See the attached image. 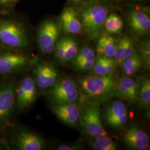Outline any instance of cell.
Here are the masks:
<instances>
[{"label":"cell","mask_w":150,"mask_h":150,"mask_svg":"<svg viewBox=\"0 0 150 150\" xmlns=\"http://www.w3.org/2000/svg\"><path fill=\"white\" fill-rule=\"evenodd\" d=\"M107 15V7L99 4H91L83 8L81 12V22L88 40L96 39L101 35Z\"/></svg>","instance_id":"cell-1"},{"label":"cell","mask_w":150,"mask_h":150,"mask_svg":"<svg viewBox=\"0 0 150 150\" xmlns=\"http://www.w3.org/2000/svg\"><path fill=\"white\" fill-rule=\"evenodd\" d=\"M0 44L10 49L25 48L29 40L24 26L13 20H0Z\"/></svg>","instance_id":"cell-2"},{"label":"cell","mask_w":150,"mask_h":150,"mask_svg":"<svg viewBox=\"0 0 150 150\" xmlns=\"http://www.w3.org/2000/svg\"><path fill=\"white\" fill-rule=\"evenodd\" d=\"M82 91L88 96L101 98L116 92V85L112 76H90L79 80Z\"/></svg>","instance_id":"cell-3"},{"label":"cell","mask_w":150,"mask_h":150,"mask_svg":"<svg viewBox=\"0 0 150 150\" xmlns=\"http://www.w3.org/2000/svg\"><path fill=\"white\" fill-rule=\"evenodd\" d=\"M61 28L59 22L52 19L46 20L40 25L37 40L38 47L42 53L50 54L54 52L60 36Z\"/></svg>","instance_id":"cell-4"},{"label":"cell","mask_w":150,"mask_h":150,"mask_svg":"<svg viewBox=\"0 0 150 150\" xmlns=\"http://www.w3.org/2000/svg\"><path fill=\"white\" fill-rule=\"evenodd\" d=\"M79 118L81 126L89 135L93 137L107 135V132L102 126L101 110L97 103H90L87 105Z\"/></svg>","instance_id":"cell-5"},{"label":"cell","mask_w":150,"mask_h":150,"mask_svg":"<svg viewBox=\"0 0 150 150\" xmlns=\"http://www.w3.org/2000/svg\"><path fill=\"white\" fill-rule=\"evenodd\" d=\"M0 52V75H10L25 69L31 60L15 49Z\"/></svg>","instance_id":"cell-6"},{"label":"cell","mask_w":150,"mask_h":150,"mask_svg":"<svg viewBox=\"0 0 150 150\" xmlns=\"http://www.w3.org/2000/svg\"><path fill=\"white\" fill-rule=\"evenodd\" d=\"M51 87L50 95L55 104L74 103L78 99L77 87L75 82L71 79L57 81Z\"/></svg>","instance_id":"cell-7"},{"label":"cell","mask_w":150,"mask_h":150,"mask_svg":"<svg viewBox=\"0 0 150 150\" xmlns=\"http://www.w3.org/2000/svg\"><path fill=\"white\" fill-rule=\"evenodd\" d=\"M15 100L18 107L25 108L31 106L36 99V83L32 78L23 79L15 90Z\"/></svg>","instance_id":"cell-8"},{"label":"cell","mask_w":150,"mask_h":150,"mask_svg":"<svg viewBox=\"0 0 150 150\" xmlns=\"http://www.w3.org/2000/svg\"><path fill=\"white\" fill-rule=\"evenodd\" d=\"M104 119L111 128H122L128 120L127 108L123 102L120 101L112 102L106 110Z\"/></svg>","instance_id":"cell-9"},{"label":"cell","mask_w":150,"mask_h":150,"mask_svg":"<svg viewBox=\"0 0 150 150\" xmlns=\"http://www.w3.org/2000/svg\"><path fill=\"white\" fill-rule=\"evenodd\" d=\"M13 86L6 83L0 86V123L6 122L11 117L15 104Z\"/></svg>","instance_id":"cell-10"},{"label":"cell","mask_w":150,"mask_h":150,"mask_svg":"<svg viewBox=\"0 0 150 150\" xmlns=\"http://www.w3.org/2000/svg\"><path fill=\"white\" fill-rule=\"evenodd\" d=\"M34 72L36 83L41 88L54 86L59 79V72L54 65L48 63L36 64Z\"/></svg>","instance_id":"cell-11"},{"label":"cell","mask_w":150,"mask_h":150,"mask_svg":"<svg viewBox=\"0 0 150 150\" xmlns=\"http://www.w3.org/2000/svg\"><path fill=\"white\" fill-rule=\"evenodd\" d=\"M123 139L126 145L134 150H147L149 147L147 134L134 125L127 129L123 134Z\"/></svg>","instance_id":"cell-12"},{"label":"cell","mask_w":150,"mask_h":150,"mask_svg":"<svg viewBox=\"0 0 150 150\" xmlns=\"http://www.w3.org/2000/svg\"><path fill=\"white\" fill-rule=\"evenodd\" d=\"M59 20L60 26L67 34L77 35L82 29L80 18L71 7L64 8L59 16Z\"/></svg>","instance_id":"cell-13"},{"label":"cell","mask_w":150,"mask_h":150,"mask_svg":"<svg viewBox=\"0 0 150 150\" xmlns=\"http://www.w3.org/2000/svg\"><path fill=\"white\" fill-rule=\"evenodd\" d=\"M129 23L131 30L139 36L150 33V18L144 11L134 10L129 13Z\"/></svg>","instance_id":"cell-14"},{"label":"cell","mask_w":150,"mask_h":150,"mask_svg":"<svg viewBox=\"0 0 150 150\" xmlns=\"http://www.w3.org/2000/svg\"><path fill=\"white\" fill-rule=\"evenodd\" d=\"M139 84L128 77L121 78L116 85V92L119 97L129 102H136L139 96Z\"/></svg>","instance_id":"cell-15"},{"label":"cell","mask_w":150,"mask_h":150,"mask_svg":"<svg viewBox=\"0 0 150 150\" xmlns=\"http://www.w3.org/2000/svg\"><path fill=\"white\" fill-rule=\"evenodd\" d=\"M52 109L57 117L67 125L72 127L79 121L80 111L74 103L56 104Z\"/></svg>","instance_id":"cell-16"},{"label":"cell","mask_w":150,"mask_h":150,"mask_svg":"<svg viewBox=\"0 0 150 150\" xmlns=\"http://www.w3.org/2000/svg\"><path fill=\"white\" fill-rule=\"evenodd\" d=\"M17 148L21 150H41L45 146V141L40 136L30 131H22L16 136Z\"/></svg>","instance_id":"cell-17"},{"label":"cell","mask_w":150,"mask_h":150,"mask_svg":"<svg viewBox=\"0 0 150 150\" xmlns=\"http://www.w3.org/2000/svg\"><path fill=\"white\" fill-rule=\"evenodd\" d=\"M135 52L132 40L127 35H123L116 41L114 57L118 64Z\"/></svg>","instance_id":"cell-18"},{"label":"cell","mask_w":150,"mask_h":150,"mask_svg":"<svg viewBox=\"0 0 150 150\" xmlns=\"http://www.w3.org/2000/svg\"><path fill=\"white\" fill-rule=\"evenodd\" d=\"M116 64L112 58L99 55L92 67L93 72L97 76H112L116 70Z\"/></svg>","instance_id":"cell-19"},{"label":"cell","mask_w":150,"mask_h":150,"mask_svg":"<svg viewBox=\"0 0 150 150\" xmlns=\"http://www.w3.org/2000/svg\"><path fill=\"white\" fill-rule=\"evenodd\" d=\"M116 41L106 33H102L97 38V51L98 55L109 58L114 57Z\"/></svg>","instance_id":"cell-20"},{"label":"cell","mask_w":150,"mask_h":150,"mask_svg":"<svg viewBox=\"0 0 150 150\" xmlns=\"http://www.w3.org/2000/svg\"><path fill=\"white\" fill-rule=\"evenodd\" d=\"M142 64L141 58L136 52L124 59L121 63L124 74L128 76L136 74L140 69Z\"/></svg>","instance_id":"cell-21"},{"label":"cell","mask_w":150,"mask_h":150,"mask_svg":"<svg viewBox=\"0 0 150 150\" xmlns=\"http://www.w3.org/2000/svg\"><path fill=\"white\" fill-rule=\"evenodd\" d=\"M123 25L121 17L116 13H111L106 17L103 27L107 33L117 34L122 30Z\"/></svg>","instance_id":"cell-22"},{"label":"cell","mask_w":150,"mask_h":150,"mask_svg":"<svg viewBox=\"0 0 150 150\" xmlns=\"http://www.w3.org/2000/svg\"><path fill=\"white\" fill-rule=\"evenodd\" d=\"M142 108H149L150 106V80L145 78L139 86L138 99Z\"/></svg>","instance_id":"cell-23"},{"label":"cell","mask_w":150,"mask_h":150,"mask_svg":"<svg viewBox=\"0 0 150 150\" xmlns=\"http://www.w3.org/2000/svg\"><path fill=\"white\" fill-rule=\"evenodd\" d=\"M92 143V147L95 150H116L117 147L112 139L106 136L95 137Z\"/></svg>","instance_id":"cell-24"},{"label":"cell","mask_w":150,"mask_h":150,"mask_svg":"<svg viewBox=\"0 0 150 150\" xmlns=\"http://www.w3.org/2000/svg\"><path fill=\"white\" fill-rule=\"evenodd\" d=\"M65 41V54L64 63L67 62L75 58L79 49L76 41L72 38H64Z\"/></svg>","instance_id":"cell-25"},{"label":"cell","mask_w":150,"mask_h":150,"mask_svg":"<svg viewBox=\"0 0 150 150\" xmlns=\"http://www.w3.org/2000/svg\"><path fill=\"white\" fill-rule=\"evenodd\" d=\"M96 59V57L93 50L90 47L85 46L78 51L77 54L73 59V63L81 61H91L95 62Z\"/></svg>","instance_id":"cell-26"},{"label":"cell","mask_w":150,"mask_h":150,"mask_svg":"<svg viewBox=\"0 0 150 150\" xmlns=\"http://www.w3.org/2000/svg\"><path fill=\"white\" fill-rule=\"evenodd\" d=\"M150 42L147 41L142 45L141 47V56L142 64H144L147 69L150 67Z\"/></svg>","instance_id":"cell-27"},{"label":"cell","mask_w":150,"mask_h":150,"mask_svg":"<svg viewBox=\"0 0 150 150\" xmlns=\"http://www.w3.org/2000/svg\"><path fill=\"white\" fill-rule=\"evenodd\" d=\"M54 53L57 59L64 63L65 54V41L64 38L58 41L54 48Z\"/></svg>","instance_id":"cell-28"},{"label":"cell","mask_w":150,"mask_h":150,"mask_svg":"<svg viewBox=\"0 0 150 150\" xmlns=\"http://www.w3.org/2000/svg\"><path fill=\"white\" fill-rule=\"evenodd\" d=\"M94 63L95 62L91 61H81L73 64L76 70L81 71H86L92 69Z\"/></svg>","instance_id":"cell-29"},{"label":"cell","mask_w":150,"mask_h":150,"mask_svg":"<svg viewBox=\"0 0 150 150\" xmlns=\"http://www.w3.org/2000/svg\"><path fill=\"white\" fill-rule=\"evenodd\" d=\"M80 148L79 146H75V145H72V146H66V145H62L59 146L57 148V150H78Z\"/></svg>","instance_id":"cell-30"},{"label":"cell","mask_w":150,"mask_h":150,"mask_svg":"<svg viewBox=\"0 0 150 150\" xmlns=\"http://www.w3.org/2000/svg\"><path fill=\"white\" fill-rule=\"evenodd\" d=\"M18 0H0V5L10 6L15 5Z\"/></svg>","instance_id":"cell-31"},{"label":"cell","mask_w":150,"mask_h":150,"mask_svg":"<svg viewBox=\"0 0 150 150\" xmlns=\"http://www.w3.org/2000/svg\"><path fill=\"white\" fill-rule=\"evenodd\" d=\"M69 1H70L71 2H75V3H78V2H82V1H83V0H69Z\"/></svg>","instance_id":"cell-32"},{"label":"cell","mask_w":150,"mask_h":150,"mask_svg":"<svg viewBox=\"0 0 150 150\" xmlns=\"http://www.w3.org/2000/svg\"><path fill=\"white\" fill-rule=\"evenodd\" d=\"M101 1H110V0H101Z\"/></svg>","instance_id":"cell-33"},{"label":"cell","mask_w":150,"mask_h":150,"mask_svg":"<svg viewBox=\"0 0 150 150\" xmlns=\"http://www.w3.org/2000/svg\"><path fill=\"white\" fill-rule=\"evenodd\" d=\"M137 1H146V0H137Z\"/></svg>","instance_id":"cell-34"}]
</instances>
